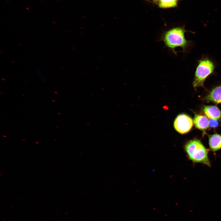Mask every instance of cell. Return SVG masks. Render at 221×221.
Wrapping results in <instances>:
<instances>
[{
  "label": "cell",
  "mask_w": 221,
  "mask_h": 221,
  "mask_svg": "<svg viewBox=\"0 0 221 221\" xmlns=\"http://www.w3.org/2000/svg\"><path fill=\"white\" fill-rule=\"evenodd\" d=\"M179 0H159L158 5L160 7L167 8L176 6Z\"/></svg>",
  "instance_id": "cell-9"
},
{
  "label": "cell",
  "mask_w": 221,
  "mask_h": 221,
  "mask_svg": "<svg viewBox=\"0 0 221 221\" xmlns=\"http://www.w3.org/2000/svg\"><path fill=\"white\" fill-rule=\"evenodd\" d=\"M184 148L188 158L192 161L211 166L208 150L200 140L193 139L188 141L184 145Z\"/></svg>",
  "instance_id": "cell-2"
},
{
  "label": "cell",
  "mask_w": 221,
  "mask_h": 221,
  "mask_svg": "<svg viewBox=\"0 0 221 221\" xmlns=\"http://www.w3.org/2000/svg\"><path fill=\"white\" fill-rule=\"evenodd\" d=\"M186 32L184 27H173L162 32L158 41H163L165 47L176 55L177 52L175 49L178 47L182 48L184 53L187 52L191 45V42L185 38Z\"/></svg>",
  "instance_id": "cell-1"
},
{
  "label": "cell",
  "mask_w": 221,
  "mask_h": 221,
  "mask_svg": "<svg viewBox=\"0 0 221 221\" xmlns=\"http://www.w3.org/2000/svg\"><path fill=\"white\" fill-rule=\"evenodd\" d=\"M156 3H158L159 0H153Z\"/></svg>",
  "instance_id": "cell-11"
},
{
  "label": "cell",
  "mask_w": 221,
  "mask_h": 221,
  "mask_svg": "<svg viewBox=\"0 0 221 221\" xmlns=\"http://www.w3.org/2000/svg\"><path fill=\"white\" fill-rule=\"evenodd\" d=\"M209 145L211 150L214 152L221 149V135L215 134L209 136Z\"/></svg>",
  "instance_id": "cell-6"
},
{
  "label": "cell",
  "mask_w": 221,
  "mask_h": 221,
  "mask_svg": "<svg viewBox=\"0 0 221 221\" xmlns=\"http://www.w3.org/2000/svg\"><path fill=\"white\" fill-rule=\"evenodd\" d=\"M193 125V121L191 118L185 114L179 115L174 122L175 130L181 134L188 132Z\"/></svg>",
  "instance_id": "cell-4"
},
{
  "label": "cell",
  "mask_w": 221,
  "mask_h": 221,
  "mask_svg": "<svg viewBox=\"0 0 221 221\" xmlns=\"http://www.w3.org/2000/svg\"><path fill=\"white\" fill-rule=\"evenodd\" d=\"M209 126L211 127H216L219 124L218 122L216 119L210 118L209 120Z\"/></svg>",
  "instance_id": "cell-10"
},
{
  "label": "cell",
  "mask_w": 221,
  "mask_h": 221,
  "mask_svg": "<svg viewBox=\"0 0 221 221\" xmlns=\"http://www.w3.org/2000/svg\"><path fill=\"white\" fill-rule=\"evenodd\" d=\"M193 122L195 126L200 130H205L209 126V120L207 117L203 115L196 114Z\"/></svg>",
  "instance_id": "cell-7"
},
{
  "label": "cell",
  "mask_w": 221,
  "mask_h": 221,
  "mask_svg": "<svg viewBox=\"0 0 221 221\" xmlns=\"http://www.w3.org/2000/svg\"><path fill=\"white\" fill-rule=\"evenodd\" d=\"M205 99L215 103H221V86L213 89Z\"/></svg>",
  "instance_id": "cell-8"
},
{
  "label": "cell",
  "mask_w": 221,
  "mask_h": 221,
  "mask_svg": "<svg viewBox=\"0 0 221 221\" xmlns=\"http://www.w3.org/2000/svg\"><path fill=\"white\" fill-rule=\"evenodd\" d=\"M204 111L206 116L209 118L216 120L221 118V111L216 106H205Z\"/></svg>",
  "instance_id": "cell-5"
},
{
  "label": "cell",
  "mask_w": 221,
  "mask_h": 221,
  "mask_svg": "<svg viewBox=\"0 0 221 221\" xmlns=\"http://www.w3.org/2000/svg\"><path fill=\"white\" fill-rule=\"evenodd\" d=\"M26 8L28 10H29V9L28 8H27V7H26Z\"/></svg>",
  "instance_id": "cell-12"
},
{
  "label": "cell",
  "mask_w": 221,
  "mask_h": 221,
  "mask_svg": "<svg viewBox=\"0 0 221 221\" xmlns=\"http://www.w3.org/2000/svg\"><path fill=\"white\" fill-rule=\"evenodd\" d=\"M215 68L213 62L207 58H204L198 61L193 82L195 88L203 87L205 79L213 72Z\"/></svg>",
  "instance_id": "cell-3"
}]
</instances>
